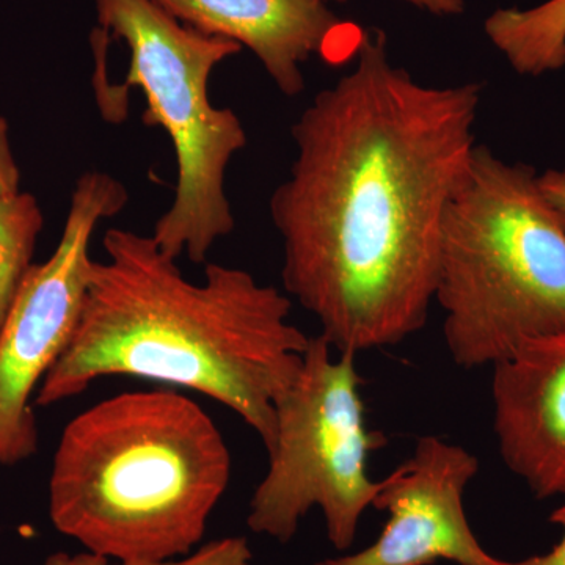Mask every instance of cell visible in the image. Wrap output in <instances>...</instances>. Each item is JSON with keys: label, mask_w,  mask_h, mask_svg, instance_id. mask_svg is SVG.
I'll use <instances>...</instances> for the list:
<instances>
[{"label": "cell", "mask_w": 565, "mask_h": 565, "mask_svg": "<svg viewBox=\"0 0 565 565\" xmlns=\"http://www.w3.org/2000/svg\"><path fill=\"white\" fill-rule=\"evenodd\" d=\"M252 550L245 537H225L200 546L191 555L154 563H126L84 552H57L46 557L43 565H252Z\"/></svg>", "instance_id": "4fadbf2b"}, {"label": "cell", "mask_w": 565, "mask_h": 565, "mask_svg": "<svg viewBox=\"0 0 565 565\" xmlns=\"http://www.w3.org/2000/svg\"><path fill=\"white\" fill-rule=\"evenodd\" d=\"M478 471L463 446L419 438L414 455L381 481L373 508L388 520L377 541L316 565H520L490 555L468 523L463 494Z\"/></svg>", "instance_id": "ba28073f"}, {"label": "cell", "mask_w": 565, "mask_h": 565, "mask_svg": "<svg viewBox=\"0 0 565 565\" xmlns=\"http://www.w3.org/2000/svg\"><path fill=\"white\" fill-rule=\"evenodd\" d=\"M484 32L520 76H544L565 66V0L493 11Z\"/></svg>", "instance_id": "8fae6325"}, {"label": "cell", "mask_w": 565, "mask_h": 565, "mask_svg": "<svg viewBox=\"0 0 565 565\" xmlns=\"http://www.w3.org/2000/svg\"><path fill=\"white\" fill-rule=\"evenodd\" d=\"M106 32L131 52L120 90L139 88L143 122L158 126L173 145L177 184L173 202L151 236L173 258L206 263L211 248L236 222L225 191L226 170L247 145L243 121L232 109L211 103L215 66L243 50L236 41L188 28L154 0H95Z\"/></svg>", "instance_id": "5b68a950"}, {"label": "cell", "mask_w": 565, "mask_h": 565, "mask_svg": "<svg viewBox=\"0 0 565 565\" xmlns=\"http://www.w3.org/2000/svg\"><path fill=\"white\" fill-rule=\"evenodd\" d=\"M204 35L248 47L286 96L305 90L302 66L343 28L329 0H154Z\"/></svg>", "instance_id": "30bf717a"}, {"label": "cell", "mask_w": 565, "mask_h": 565, "mask_svg": "<svg viewBox=\"0 0 565 565\" xmlns=\"http://www.w3.org/2000/svg\"><path fill=\"white\" fill-rule=\"evenodd\" d=\"M555 525L563 530V537L553 546L552 552L541 556H531L525 561H520V565H565V504L556 509L550 516Z\"/></svg>", "instance_id": "2e32d148"}, {"label": "cell", "mask_w": 565, "mask_h": 565, "mask_svg": "<svg viewBox=\"0 0 565 565\" xmlns=\"http://www.w3.org/2000/svg\"><path fill=\"white\" fill-rule=\"evenodd\" d=\"M230 478L228 446L199 404L173 390L121 393L63 429L50 519L109 559H178L203 541Z\"/></svg>", "instance_id": "3957f363"}, {"label": "cell", "mask_w": 565, "mask_h": 565, "mask_svg": "<svg viewBox=\"0 0 565 565\" xmlns=\"http://www.w3.org/2000/svg\"><path fill=\"white\" fill-rule=\"evenodd\" d=\"M333 351L321 334L310 338L299 374L275 404L269 468L253 493L247 525L288 544L319 508L330 544L348 552L381 489L367 467L386 440L367 429L356 353Z\"/></svg>", "instance_id": "8992f818"}, {"label": "cell", "mask_w": 565, "mask_h": 565, "mask_svg": "<svg viewBox=\"0 0 565 565\" xmlns=\"http://www.w3.org/2000/svg\"><path fill=\"white\" fill-rule=\"evenodd\" d=\"M492 367L505 467L537 498L565 494V332L527 341Z\"/></svg>", "instance_id": "9c48e42d"}, {"label": "cell", "mask_w": 565, "mask_h": 565, "mask_svg": "<svg viewBox=\"0 0 565 565\" xmlns=\"http://www.w3.org/2000/svg\"><path fill=\"white\" fill-rule=\"evenodd\" d=\"M539 184L545 199L553 204L565 222V169L546 170L545 173L539 174Z\"/></svg>", "instance_id": "9a60e30c"}, {"label": "cell", "mask_w": 565, "mask_h": 565, "mask_svg": "<svg viewBox=\"0 0 565 565\" xmlns=\"http://www.w3.org/2000/svg\"><path fill=\"white\" fill-rule=\"evenodd\" d=\"M481 99L478 82L416 81L371 31L294 122L296 158L269 202L282 288L334 351L388 348L426 326Z\"/></svg>", "instance_id": "6da1fadb"}, {"label": "cell", "mask_w": 565, "mask_h": 565, "mask_svg": "<svg viewBox=\"0 0 565 565\" xmlns=\"http://www.w3.org/2000/svg\"><path fill=\"white\" fill-rule=\"evenodd\" d=\"M21 174L11 151L9 122L0 115V199L21 191Z\"/></svg>", "instance_id": "5bb4252c"}, {"label": "cell", "mask_w": 565, "mask_h": 565, "mask_svg": "<svg viewBox=\"0 0 565 565\" xmlns=\"http://www.w3.org/2000/svg\"><path fill=\"white\" fill-rule=\"evenodd\" d=\"M334 2H348V0H334ZM415 9L426 11L434 17H457L465 11V0H401Z\"/></svg>", "instance_id": "e0dca14e"}, {"label": "cell", "mask_w": 565, "mask_h": 565, "mask_svg": "<svg viewBox=\"0 0 565 565\" xmlns=\"http://www.w3.org/2000/svg\"><path fill=\"white\" fill-rule=\"evenodd\" d=\"M93 259L73 340L35 394L40 407L125 375L202 393L232 408L266 449L275 404L299 374L310 338L289 322L291 299L237 267L207 263L188 280L154 237L107 230Z\"/></svg>", "instance_id": "7a4b0ae2"}, {"label": "cell", "mask_w": 565, "mask_h": 565, "mask_svg": "<svg viewBox=\"0 0 565 565\" xmlns=\"http://www.w3.org/2000/svg\"><path fill=\"white\" fill-rule=\"evenodd\" d=\"M129 195L109 173L81 174L61 241L50 259L33 264L0 329V465L39 451L33 394L65 353L79 323L96 226L125 210Z\"/></svg>", "instance_id": "52a82bcc"}, {"label": "cell", "mask_w": 565, "mask_h": 565, "mask_svg": "<svg viewBox=\"0 0 565 565\" xmlns=\"http://www.w3.org/2000/svg\"><path fill=\"white\" fill-rule=\"evenodd\" d=\"M43 223L39 200L32 193L20 191L0 199V329L33 266Z\"/></svg>", "instance_id": "7c38bea8"}, {"label": "cell", "mask_w": 565, "mask_h": 565, "mask_svg": "<svg viewBox=\"0 0 565 565\" xmlns=\"http://www.w3.org/2000/svg\"><path fill=\"white\" fill-rule=\"evenodd\" d=\"M434 302L465 370L565 332V222L533 167L476 145L446 214Z\"/></svg>", "instance_id": "277c9868"}]
</instances>
